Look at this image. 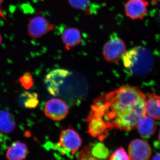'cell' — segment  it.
<instances>
[{
	"instance_id": "cell-5",
	"label": "cell",
	"mask_w": 160,
	"mask_h": 160,
	"mask_svg": "<svg viewBox=\"0 0 160 160\" xmlns=\"http://www.w3.org/2000/svg\"><path fill=\"white\" fill-rule=\"evenodd\" d=\"M71 74L72 72L65 69H57L50 71L44 80L49 93L54 96L58 95L65 81Z\"/></svg>"
},
{
	"instance_id": "cell-15",
	"label": "cell",
	"mask_w": 160,
	"mask_h": 160,
	"mask_svg": "<svg viewBox=\"0 0 160 160\" xmlns=\"http://www.w3.org/2000/svg\"><path fill=\"white\" fill-rule=\"evenodd\" d=\"M16 127L14 117L8 111L3 110L0 112V132L10 133Z\"/></svg>"
},
{
	"instance_id": "cell-20",
	"label": "cell",
	"mask_w": 160,
	"mask_h": 160,
	"mask_svg": "<svg viewBox=\"0 0 160 160\" xmlns=\"http://www.w3.org/2000/svg\"><path fill=\"white\" fill-rule=\"evenodd\" d=\"M110 160H131L129 156L126 153L125 149L122 147H120L117 149L112 155Z\"/></svg>"
},
{
	"instance_id": "cell-22",
	"label": "cell",
	"mask_w": 160,
	"mask_h": 160,
	"mask_svg": "<svg viewBox=\"0 0 160 160\" xmlns=\"http://www.w3.org/2000/svg\"><path fill=\"white\" fill-rule=\"evenodd\" d=\"M152 160H160V152L157 153L153 156Z\"/></svg>"
},
{
	"instance_id": "cell-2",
	"label": "cell",
	"mask_w": 160,
	"mask_h": 160,
	"mask_svg": "<svg viewBox=\"0 0 160 160\" xmlns=\"http://www.w3.org/2000/svg\"><path fill=\"white\" fill-rule=\"evenodd\" d=\"M122 58L126 69L135 76L148 75L153 67L152 58L149 55L142 54V50L140 46L126 51Z\"/></svg>"
},
{
	"instance_id": "cell-17",
	"label": "cell",
	"mask_w": 160,
	"mask_h": 160,
	"mask_svg": "<svg viewBox=\"0 0 160 160\" xmlns=\"http://www.w3.org/2000/svg\"><path fill=\"white\" fill-rule=\"evenodd\" d=\"M91 153L93 159H106L109 157V151L102 143H98L91 146Z\"/></svg>"
},
{
	"instance_id": "cell-11",
	"label": "cell",
	"mask_w": 160,
	"mask_h": 160,
	"mask_svg": "<svg viewBox=\"0 0 160 160\" xmlns=\"http://www.w3.org/2000/svg\"><path fill=\"white\" fill-rule=\"evenodd\" d=\"M146 114L156 120H160V96L154 93H147L145 99Z\"/></svg>"
},
{
	"instance_id": "cell-13",
	"label": "cell",
	"mask_w": 160,
	"mask_h": 160,
	"mask_svg": "<svg viewBox=\"0 0 160 160\" xmlns=\"http://www.w3.org/2000/svg\"><path fill=\"white\" fill-rule=\"evenodd\" d=\"M62 38L66 49H69L79 45L82 41V35L78 29L70 27L64 30Z\"/></svg>"
},
{
	"instance_id": "cell-24",
	"label": "cell",
	"mask_w": 160,
	"mask_h": 160,
	"mask_svg": "<svg viewBox=\"0 0 160 160\" xmlns=\"http://www.w3.org/2000/svg\"><path fill=\"white\" fill-rule=\"evenodd\" d=\"M158 139H159V142H160V130L159 133V135H158Z\"/></svg>"
},
{
	"instance_id": "cell-4",
	"label": "cell",
	"mask_w": 160,
	"mask_h": 160,
	"mask_svg": "<svg viewBox=\"0 0 160 160\" xmlns=\"http://www.w3.org/2000/svg\"><path fill=\"white\" fill-rule=\"evenodd\" d=\"M126 51L125 42L117 36L113 34L103 46L102 54L104 58L107 62H117Z\"/></svg>"
},
{
	"instance_id": "cell-12",
	"label": "cell",
	"mask_w": 160,
	"mask_h": 160,
	"mask_svg": "<svg viewBox=\"0 0 160 160\" xmlns=\"http://www.w3.org/2000/svg\"><path fill=\"white\" fill-rule=\"evenodd\" d=\"M136 126L140 134L146 138L153 136L157 129V125L154 120L146 114L140 118Z\"/></svg>"
},
{
	"instance_id": "cell-18",
	"label": "cell",
	"mask_w": 160,
	"mask_h": 160,
	"mask_svg": "<svg viewBox=\"0 0 160 160\" xmlns=\"http://www.w3.org/2000/svg\"><path fill=\"white\" fill-rule=\"evenodd\" d=\"M20 82L25 89H28L33 86L32 76L29 72H26L19 79Z\"/></svg>"
},
{
	"instance_id": "cell-3",
	"label": "cell",
	"mask_w": 160,
	"mask_h": 160,
	"mask_svg": "<svg viewBox=\"0 0 160 160\" xmlns=\"http://www.w3.org/2000/svg\"><path fill=\"white\" fill-rule=\"evenodd\" d=\"M82 144V140L79 135L73 129H67L61 132L56 149L62 154L72 156L78 151Z\"/></svg>"
},
{
	"instance_id": "cell-8",
	"label": "cell",
	"mask_w": 160,
	"mask_h": 160,
	"mask_svg": "<svg viewBox=\"0 0 160 160\" xmlns=\"http://www.w3.org/2000/svg\"><path fill=\"white\" fill-rule=\"evenodd\" d=\"M147 0H128L125 5L126 16L132 20H142L148 14Z\"/></svg>"
},
{
	"instance_id": "cell-16",
	"label": "cell",
	"mask_w": 160,
	"mask_h": 160,
	"mask_svg": "<svg viewBox=\"0 0 160 160\" xmlns=\"http://www.w3.org/2000/svg\"><path fill=\"white\" fill-rule=\"evenodd\" d=\"M38 95L35 92H25L21 95L19 103L21 106L28 109H33L37 106L39 103Z\"/></svg>"
},
{
	"instance_id": "cell-14",
	"label": "cell",
	"mask_w": 160,
	"mask_h": 160,
	"mask_svg": "<svg viewBox=\"0 0 160 160\" xmlns=\"http://www.w3.org/2000/svg\"><path fill=\"white\" fill-rule=\"evenodd\" d=\"M28 152V148L25 143L17 142L8 149L6 157L9 160H23L27 157Z\"/></svg>"
},
{
	"instance_id": "cell-19",
	"label": "cell",
	"mask_w": 160,
	"mask_h": 160,
	"mask_svg": "<svg viewBox=\"0 0 160 160\" xmlns=\"http://www.w3.org/2000/svg\"><path fill=\"white\" fill-rule=\"evenodd\" d=\"M68 2L72 8L83 10L88 7L90 0H68Z\"/></svg>"
},
{
	"instance_id": "cell-9",
	"label": "cell",
	"mask_w": 160,
	"mask_h": 160,
	"mask_svg": "<svg viewBox=\"0 0 160 160\" xmlns=\"http://www.w3.org/2000/svg\"><path fill=\"white\" fill-rule=\"evenodd\" d=\"M129 157L132 160H148L152 154V149L148 143L144 140L135 139L129 144Z\"/></svg>"
},
{
	"instance_id": "cell-23",
	"label": "cell",
	"mask_w": 160,
	"mask_h": 160,
	"mask_svg": "<svg viewBox=\"0 0 160 160\" xmlns=\"http://www.w3.org/2000/svg\"><path fill=\"white\" fill-rule=\"evenodd\" d=\"M2 42V35H1V33H0V46H1Z\"/></svg>"
},
{
	"instance_id": "cell-7",
	"label": "cell",
	"mask_w": 160,
	"mask_h": 160,
	"mask_svg": "<svg viewBox=\"0 0 160 160\" xmlns=\"http://www.w3.org/2000/svg\"><path fill=\"white\" fill-rule=\"evenodd\" d=\"M44 113L47 117L53 121L64 119L69 113V108L64 101L58 98H52L46 102Z\"/></svg>"
},
{
	"instance_id": "cell-10",
	"label": "cell",
	"mask_w": 160,
	"mask_h": 160,
	"mask_svg": "<svg viewBox=\"0 0 160 160\" xmlns=\"http://www.w3.org/2000/svg\"><path fill=\"white\" fill-rule=\"evenodd\" d=\"M86 121L89 122L88 132L90 135L94 138H98L101 140L106 138L107 132L109 130L102 118L97 117L87 118Z\"/></svg>"
},
{
	"instance_id": "cell-21",
	"label": "cell",
	"mask_w": 160,
	"mask_h": 160,
	"mask_svg": "<svg viewBox=\"0 0 160 160\" xmlns=\"http://www.w3.org/2000/svg\"><path fill=\"white\" fill-rule=\"evenodd\" d=\"M4 0H0V17L4 19V20L6 21V18L5 17V15H4V13H3L2 11V9H1V6H2V4L4 2Z\"/></svg>"
},
{
	"instance_id": "cell-6",
	"label": "cell",
	"mask_w": 160,
	"mask_h": 160,
	"mask_svg": "<svg viewBox=\"0 0 160 160\" xmlns=\"http://www.w3.org/2000/svg\"><path fill=\"white\" fill-rule=\"evenodd\" d=\"M53 29V24L42 16H36L29 20L28 32L32 38H39Z\"/></svg>"
},
{
	"instance_id": "cell-1",
	"label": "cell",
	"mask_w": 160,
	"mask_h": 160,
	"mask_svg": "<svg viewBox=\"0 0 160 160\" xmlns=\"http://www.w3.org/2000/svg\"><path fill=\"white\" fill-rule=\"evenodd\" d=\"M145 99L146 95L138 87L125 85L95 100L87 118H102L109 131H130L146 114Z\"/></svg>"
}]
</instances>
